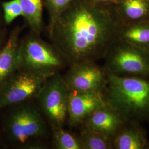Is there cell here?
Listing matches in <instances>:
<instances>
[{"label": "cell", "mask_w": 149, "mask_h": 149, "mask_svg": "<svg viewBox=\"0 0 149 149\" xmlns=\"http://www.w3.org/2000/svg\"><path fill=\"white\" fill-rule=\"evenodd\" d=\"M108 74L127 76H149V52L117 39L105 56Z\"/></svg>", "instance_id": "cell-5"}, {"label": "cell", "mask_w": 149, "mask_h": 149, "mask_svg": "<svg viewBox=\"0 0 149 149\" xmlns=\"http://www.w3.org/2000/svg\"><path fill=\"white\" fill-rule=\"evenodd\" d=\"M106 104L102 92L69 90L67 121L72 127L81 125L86 118Z\"/></svg>", "instance_id": "cell-9"}, {"label": "cell", "mask_w": 149, "mask_h": 149, "mask_svg": "<svg viewBox=\"0 0 149 149\" xmlns=\"http://www.w3.org/2000/svg\"><path fill=\"white\" fill-rule=\"evenodd\" d=\"M73 0H43V5L47 8L49 16L48 32L61 15L70 5Z\"/></svg>", "instance_id": "cell-18"}, {"label": "cell", "mask_w": 149, "mask_h": 149, "mask_svg": "<svg viewBox=\"0 0 149 149\" xmlns=\"http://www.w3.org/2000/svg\"><path fill=\"white\" fill-rule=\"evenodd\" d=\"M118 39L149 52V21L122 24L118 32Z\"/></svg>", "instance_id": "cell-14"}, {"label": "cell", "mask_w": 149, "mask_h": 149, "mask_svg": "<svg viewBox=\"0 0 149 149\" xmlns=\"http://www.w3.org/2000/svg\"><path fill=\"white\" fill-rule=\"evenodd\" d=\"M47 78L17 70L0 86V107L13 106L36 98Z\"/></svg>", "instance_id": "cell-7"}, {"label": "cell", "mask_w": 149, "mask_h": 149, "mask_svg": "<svg viewBox=\"0 0 149 149\" xmlns=\"http://www.w3.org/2000/svg\"><path fill=\"white\" fill-rule=\"evenodd\" d=\"M127 123L114 109L106 104L86 118L81 125L82 128L100 134L112 142Z\"/></svg>", "instance_id": "cell-10"}, {"label": "cell", "mask_w": 149, "mask_h": 149, "mask_svg": "<svg viewBox=\"0 0 149 149\" xmlns=\"http://www.w3.org/2000/svg\"><path fill=\"white\" fill-rule=\"evenodd\" d=\"M145 149H149V141H148V144L146 145V148H145Z\"/></svg>", "instance_id": "cell-21"}, {"label": "cell", "mask_w": 149, "mask_h": 149, "mask_svg": "<svg viewBox=\"0 0 149 149\" xmlns=\"http://www.w3.org/2000/svg\"><path fill=\"white\" fill-rule=\"evenodd\" d=\"M140 123L128 122L112 141V149H145L148 143Z\"/></svg>", "instance_id": "cell-12"}, {"label": "cell", "mask_w": 149, "mask_h": 149, "mask_svg": "<svg viewBox=\"0 0 149 149\" xmlns=\"http://www.w3.org/2000/svg\"><path fill=\"white\" fill-rule=\"evenodd\" d=\"M88 2L96 6H108L115 5L118 0H86Z\"/></svg>", "instance_id": "cell-20"}, {"label": "cell", "mask_w": 149, "mask_h": 149, "mask_svg": "<svg viewBox=\"0 0 149 149\" xmlns=\"http://www.w3.org/2000/svg\"><path fill=\"white\" fill-rule=\"evenodd\" d=\"M40 36L31 31L19 42L18 69L48 79L60 74L69 65L58 48Z\"/></svg>", "instance_id": "cell-4"}, {"label": "cell", "mask_w": 149, "mask_h": 149, "mask_svg": "<svg viewBox=\"0 0 149 149\" xmlns=\"http://www.w3.org/2000/svg\"><path fill=\"white\" fill-rule=\"evenodd\" d=\"M4 20L9 24L17 17L22 16V10L19 0H11L2 3Z\"/></svg>", "instance_id": "cell-19"}, {"label": "cell", "mask_w": 149, "mask_h": 149, "mask_svg": "<svg viewBox=\"0 0 149 149\" xmlns=\"http://www.w3.org/2000/svg\"><path fill=\"white\" fill-rule=\"evenodd\" d=\"M108 73L96 61H83L69 66L63 76L69 91L103 92L108 81Z\"/></svg>", "instance_id": "cell-8"}, {"label": "cell", "mask_w": 149, "mask_h": 149, "mask_svg": "<svg viewBox=\"0 0 149 149\" xmlns=\"http://www.w3.org/2000/svg\"><path fill=\"white\" fill-rule=\"evenodd\" d=\"M6 120L11 140L24 149H43V140L49 135L48 122L37 104L32 100L16 104Z\"/></svg>", "instance_id": "cell-3"}, {"label": "cell", "mask_w": 149, "mask_h": 149, "mask_svg": "<svg viewBox=\"0 0 149 149\" xmlns=\"http://www.w3.org/2000/svg\"><path fill=\"white\" fill-rule=\"evenodd\" d=\"M21 32L20 27L15 28L5 46L0 50V86L18 69Z\"/></svg>", "instance_id": "cell-11"}, {"label": "cell", "mask_w": 149, "mask_h": 149, "mask_svg": "<svg viewBox=\"0 0 149 149\" xmlns=\"http://www.w3.org/2000/svg\"><path fill=\"white\" fill-rule=\"evenodd\" d=\"M22 13L31 31L40 35L44 28L43 0H19Z\"/></svg>", "instance_id": "cell-15"}, {"label": "cell", "mask_w": 149, "mask_h": 149, "mask_svg": "<svg viewBox=\"0 0 149 149\" xmlns=\"http://www.w3.org/2000/svg\"><path fill=\"white\" fill-rule=\"evenodd\" d=\"M52 140L56 149H82L79 136L70 133L64 127H52Z\"/></svg>", "instance_id": "cell-16"}, {"label": "cell", "mask_w": 149, "mask_h": 149, "mask_svg": "<svg viewBox=\"0 0 149 149\" xmlns=\"http://www.w3.org/2000/svg\"><path fill=\"white\" fill-rule=\"evenodd\" d=\"M69 90L60 74L48 78L39 92L37 104L50 127H64L68 119Z\"/></svg>", "instance_id": "cell-6"}, {"label": "cell", "mask_w": 149, "mask_h": 149, "mask_svg": "<svg viewBox=\"0 0 149 149\" xmlns=\"http://www.w3.org/2000/svg\"><path fill=\"white\" fill-rule=\"evenodd\" d=\"M82 149H111L112 142L100 134L82 128L79 135Z\"/></svg>", "instance_id": "cell-17"}, {"label": "cell", "mask_w": 149, "mask_h": 149, "mask_svg": "<svg viewBox=\"0 0 149 149\" xmlns=\"http://www.w3.org/2000/svg\"><path fill=\"white\" fill-rule=\"evenodd\" d=\"M102 93L107 104L128 122L149 121V76L108 74Z\"/></svg>", "instance_id": "cell-2"}, {"label": "cell", "mask_w": 149, "mask_h": 149, "mask_svg": "<svg viewBox=\"0 0 149 149\" xmlns=\"http://www.w3.org/2000/svg\"><path fill=\"white\" fill-rule=\"evenodd\" d=\"M114 5L124 24L149 21V0H118Z\"/></svg>", "instance_id": "cell-13"}, {"label": "cell", "mask_w": 149, "mask_h": 149, "mask_svg": "<svg viewBox=\"0 0 149 149\" xmlns=\"http://www.w3.org/2000/svg\"><path fill=\"white\" fill-rule=\"evenodd\" d=\"M122 24L114 5L96 6L86 0H73L48 34L69 66L104 59Z\"/></svg>", "instance_id": "cell-1"}, {"label": "cell", "mask_w": 149, "mask_h": 149, "mask_svg": "<svg viewBox=\"0 0 149 149\" xmlns=\"http://www.w3.org/2000/svg\"><path fill=\"white\" fill-rule=\"evenodd\" d=\"M0 40H1V36H0Z\"/></svg>", "instance_id": "cell-22"}]
</instances>
